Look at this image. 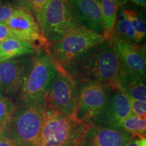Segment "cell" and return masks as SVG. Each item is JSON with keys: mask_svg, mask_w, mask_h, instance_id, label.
<instances>
[{"mask_svg": "<svg viewBox=\"0 0 146 146\" xmlns=\"http://www.w3.org/2000/svg\"><path fill=\"white\" fill-rule=\"evenodd\" d=\"M62 67L75 81H96L117 89L120 65L110 41L92 47Z\"/></svg>", "mask_w": 146, "mask_h": 146, "instance_id": "6da1fadb", "label": "cell"}, {"mask_svg": "<svg viewBox=\"0 0 146 146\" xmlns=\"http://www.w3.org/2000/svg\"><path fill=\"white\" fill-rule=\"evenodd\" d=\"M58 64L46 50H38L32 56L19 93L16 106L29 104H45Z\"/></svg>", "mask_w": 146, "mask_h": 146, "instance_id": "7a4b0ae2", "label": "cell"}, {"mask_svg": "<svg viewBox=\"0 0 146 146\" xmlns=\"http://www.w3.org/2000/svg\"><path fill=\"white\" fill-rule=\"evenodd\" d=\"M91 125L45 106L41 135L36 146H82Z\"/></svg>", "mask_w": 146, "mask_h": 146, "instance_id": "3957f363", "label": "cell"}, {"mask_svg": "<svg viewBox=\"0 0 146 146\" xmlns=\"http://www.w3.org/2000/svg\"><path fill=\"white\" fill-rule=\"evenodd\" d=\"M105 41L102 35L79 25L67 32L58 41L46 47L47 51L55 61L62 66H65Z\"/></svg>", "mask_w": 146, "mask_h": 146, "instance_id": "277c9868", "label": "cell"}, {"mask_svg": "<svg viewBox=\"0 0 146 146\" xmlns=\"http://www.w3.org/2000/svg\"><path fill=\"white\" fill-rule=\"evenodd\" d=\"M45 104L16 106L7 132L16 146H36L41 135Z\"/></svg>", "mask_w": 146, "mask_h": 146, "instance_id": "5b68a950", "label": "cell"}, {"mask_svg": "<svg viewBox=\"0 0 146 146\" xmlns=\"http://www.w3.org/2000/svg\"><path fill=\"white\" fill-rule=\"evenodd\" d=\"M39 25L47 45L58 41L72 29L82 25L73 12L69 0H49Z\"/></svg>", "mask_w": 146, "mask_h": 146, "instance_id": "8992f818", "label": "cell"}, {"mask_svg": "<svg viewBox=\"0 0 146 146\" xmlns=\"http://www.w3.org/2000/svg\"><path fill=\"white\" fill-rule=\"evenodd\" d=\"M77 99L75 117L91 125L104 108L114 87L92 81H76Z\"/></svg>", "mask_w": 146, "mask_h": 146, "instance_id": "52a82bcc", "label": "cell"}, {"mask_svg": "<svg viewBox=\"0 0 146 146\" xmlns=\"http://www.w3.org/2000/svg\"><path fill=\"white\" fill-rule=\"evenodd\" d=\"M76 81L62 66L58 64L57 72L51 83L45 106L69 117L76 118Z\"/></svg>", "mask_w": 146, "mask_h": 146, "instance_id": "ba28073f", "label": "cell"}, {"mask_svg": "<svg viewBox=\"0 0 146 146\" xmlns=\"http://www.w3.org/2000/svg\"><path fill=\"white\" fill-rule=\"evenodd\" d=\"M109 41L119 59L120 71L145 78V47L124 41L114 35Z\"/></svg>", "mask_w": 146, "mask_h": 146, "instance_id": "9c48e42d", "label": "cell"}, {"mask_svg": "<svg viewBox=\"0 0 146 146\" xmlns=\"http://www.w3.org/2000/svg\"><path fill=\"white\" fill-rule=\"evenodd\" d=\"M132 114L129 98L120 89H115L104 108L91 125L120 129V123Z\"/></svg>", "mask_w": 146, "mask_h": 146, "instance_id": "30bf717a", "label": "cell"}, {"mask_svg": "<svg viewBox=\"0 0 146 146\" xmlns=\"http://www.w3.org/2000/svg\"><path fill=\"white\" fill-rule=\"evenodd\" d=\"M5 23L13 38L35 45V43H39V45H47L39 24L28 9L23 7L16 8Z\"/></svg>", "mask_w": 146, "mask_h": 146, "instance_id": "8fae6325", "label": "cell"}, {"mask_svg": "<svg viewBox=\"0 0 146 146\" xmlns=\"http://www.w3.org/2000/svg\"><path fill=\"white\" fill-rule=\"evenodd\" d=\"M31 58L26 56L0 63V85L9 99L16 98L21 90Z\"/></svg>", "mask_w": 146, "mask_h": 146, "instance_id": "7c38bea8", "label": "cell"}, {"mask_svg": "<svg viewBox=\"0 0 146 146\" xmlns=\"http://www.w3.org/2000/svg\"><path fill=\"white\" fill-rule=\"evenodd\" d=\"M133 137L120 129L91 125L84 136L82 146H125Z\"/></svg>", "mask_w": 146, "mask_h": 146, "instance_id": "4fadbf2b", "label": "cell"}, {"mask_svg": "<svg viewBox=\"0 0 146 146\" xmlns=\"http://www.w3.org/2000/svg\"><path fill=\"white\" fill-rule=\"evenodd\" d=\"M69 1L80 23L103 35L104 22L100 1L69 0Z\"/></svg>", "mask_w": 146, "mask_h": 146, "instance_id": "5bb4252c", "label": "cell"}, {"mask_svg": "<svg viewBox=\"0 0 146 146\" xmlns=\"http://www.w3.org/2000/svg\"><path fill=\"white\" fill-rule=\"evenodd\" d=\"M117 89L123 91L129 99L146 101L145 78L120 71Z\"/></svg>", "mask_w": 146, "mask_h": 146, "instance_id": "9a60e30c", "label": "cell"}, {"mask_svg": "<svg viewBox=\"0 0 146 146\" xmlns=\"http://www.w3.org/2000/svg\"><path fill=\"white\" fill-rule=\"evenodd\" d=\"M38 50L37 45L15 38H10L0 43V63L34 54Z\"/></svg>", "mask_w": 146, "mask_h": 146, "instance_id": "2e32d148", "label": "cell"}, {"mask_svg": "<svg viewBox=\"0 0 146 146\" xmlns=\"http://www.w3.org/2000/svg\"><path fill=\"white\" fill-rule=\"evenodd\" d=\"M125 0H100L102 18L104 22L103 36L106 41L110 40L114 33V27L118 10Z\"/></svg>", "mask_w": 146, "mask_h": 146, "instance_id": "e0dca14e", "label": "cell"}, {"mask_svg": "<svg viewBox=\"0 0 146 146\" xmlns=\"http://www.w3.org/2000/svg\"><path fill=\"white\" fill-rule=\"evenodd\" d=\"M114 35L124 41L136 44L134 30L124 12L123 7H120L118 10Z\"/></svg>", "mask_w": 146, "mask_h": 146, "instance_id": "ac0fdd59", "label": "cell"}, {"mask_svg": "<svg viewBox=\"0 0 146 146\" xmlns=\"http://www.w3.org/2000/svg\"><path fill=\"white\" fill-rule=\"evenodd\" d=\"M124 12L133 29L135 35L136 43H139L146 35V22L145 16L140 11L133 8H123Z\"/></svg>", "mask_w": 146, "mask_h": 146, "instance_id": "d6986e66", "label": "cell"}, {"mask_svg": "<svg viewBox=\"0 0 146 146\" xmlns=\"http://www.w3.org/2000/svg\"><path fill=\"white\" fill-rule=\"evenodd\" d=\"M120 129L133 136L145 137L146 119L133 114L120 123Z\"/></svg>", "mask_w": 146, "mask_h": 146, "instance_id": "ffe728a7", "label": "cell"}, {"mask_svg": "<svg viewBox=\"0 0 146 146\" xmlns=\"http://www.w3.org/2000/svg\"><path fill=\"white\" fill-rule=\"evenodd\" d=\"M16 108L15 104L3 95H0V128L7 127Z\"/></svg>", "mask_w": 146, "mask_h": 146, "instance_id": "44dd1931", "label": "cell"}, {"mask_svg": "<svg viewBox=\"0 0 146 146\" xmlns=\"http://www.w3.org/2000/svg\"><path fill=\"white\" fill-rule=\"evenodd\" d=\"M48 1L49 0H29L28 8L33 11L38 24L39 23L42 13Z\"/></svg>", "mask_w": 146, "mask_h": 146, "instance_id": "7402d4cb", "label": "cell"}, {"mask_svg": "<svg viewBox=\"0 0 146 146\" xmlns=\"http://www.w3.org/2000/svg\"><path fill=\"white\" fill-rule=\"evenodd\" d=\"M131 110L133 114L137 115L141 117L145 118L146 116V102L139 100L129 99Z\"/></svg>", "mask_w": 146, "mask_h": 146, "instance_id": "603a6c76", "label": "cell"}, {"mask_svg": "<svg viewBox=\"0 0 146 146\" xmlns=\"http://www.w3.org/2000/svg\"><path fill=\"white\" fill-rule=\"evenodd\" d=\"M15 10V7L10 3H6L0 5V23L8 22Z\"/></svg>", "mask_w": 146, "mask_h": 146, "instance_id": "cb8c5ba5", "label": "cell"}, {"mask_svg": "<svg viewBox=\"0 0 146 146\" xmlns=\"http://www.w3.org/2000/svg\"><path fill=\"white\" fill-rule=\"evenodd\" d=\"M6 128H3L0 134V146H16L15 142L7 132Z\"/></svg>", "mask_w": 146, "mask_h": 146, "instance_id": "d4e9b609", "label": "cell"}, {"mask_svg": "<svg viewBox=\"0 0 146 146\" xmlns=\"http://www.w3.org/2000/svg\"><path fill=\"white\" fill-rule=\"evenodd\" d=\"M12 37L10 29L5 23H0V43Z\"/></svg>", "mask_w": 146, "mask_h": 146, "instance_id": "484cf974", "label": "cell"}, {"mask_svg": "<svg viewBox=\"0 0 146 146\" xmlns=\"http://www.w3.org/2000/svg\"><path fill=\"white\" fill-rule=\"evenodd\" d=\"M126 1L133 3V4L137 5V6L141 7V8H145L146 6V0H125Z\"/></svg>", "mask_w": 146, "mask_h": 146, "instance_id": "4316f807", "label": "cell"}, {"mask_svg": "<svg viewBox=\"0 0 146 146\" xmlns=\"http://www.w3.org/2000/svg\"><path fill=\"white\" fill-rule=\"evenodd\" d=\"M138 139L139 137L133 136V137L127 142V143L126 144L125 146H138Z\"/></svg>", "mask_w": 146, "mask_h": 146, "instance_id": "83f0119b", "label": "cell"}, {"mask_svg": "<svg viewBox=\"0 0 146 146\" xmlns=\"http://www.w3.org/2000/svg\"><path fill=\"white\" fill-rule=\"evenodd\" d=\"M137 143L138 146H146L145 137H139Z\"/></svg>", "mask_w": 146, "mask_h": 146, "instance_id": "f1b7e54d", "label": "cell"}, {"mask_svg": "<svg viewBox=\"0 0 146 146\" xmlns=\"http://www.w3.org/2000/svg\"><path fill=\"white\" fill-rule=\"evenodd\" d=\"M20 3L23 5V8L28 9V4H29V0H18ZM29 10V9H28Z\"/></svg>", "mask_w": 146, "mask_h": 146, "instance_id": "f546056e", "label": "cell"}, {"mask_svg": "<svg viewBox=\"0 0 146 146\" xmlns=\"http://www.w3.org/2000/svg\"><path fill=\"white\" fill-rule=\"evenodd\" d=\"M3 91H2V89H1V85H0V95H3Z\"/></svg>", "mask_w": 146, "mask_h": 146, "instance_id": "4dcf8cb0", "label": "cell"}, {"mask_svg": "<svg viewBox=\"0 0 146 146\" xmlns=\"http://www.w3.org/2000/svg\"><path fill=\"white\" fill-rule=\"evenodd\" d=\"M3 129V128H0V134H1V131H2Z\"/></svg>", "mask_w": 146, "mask_h": 146, "instance_id": "1f68e13d", "label": "cell"}, {"mask_svg": "<svg viewBox=\"0 0 146 146\" xmlns=\"http://www.w3.org/2000/svg\"><path fill=\"white\" fill-rule=\"evenodd\" d=\"M2 4V0H0V5Z\"/></svg>", "mask_w": 146, "mask_h": 146, "instance_id": "d6a6232c", "label": "cell"}, {"mask_svg": "<svg viewBox=\"0 0 146 146\" xmlns=\"http://www.w3.org/2000/svg\"><path fill=\"white\" fill-rule=\"evenodd\" d=\"M98 1H100V0H98Z\"/></svg>", "mask_w": 146, "mask_h": 146, "instance_id": "836d02e7", "label": "cell"}]
</instances>
